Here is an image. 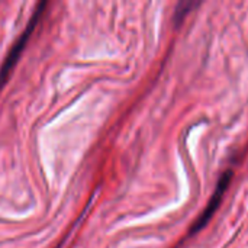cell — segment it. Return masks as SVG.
<instances>
[{"label":"cell","mask_w":248,"mask_h":248,"mask_svg":"<svg viewBox=\"0 0 248 248\" xmlns=\"http://www.w3.org/2000/svg\"><path fill=\"white\" fill-rule=\"evenodd\" d=\"M231 180H232V171L228 170V171H225V173L222 174V177L219 179L218 186H217V189H215V193L212 195V198H211V201H209L206 209L203 211V214L198 218L195 227L190 230V234L198 232L201 228H203V227L208 224V221H211V218H212V215L215 214V211L218 209V206H219V203H221V201H222V196H224V193L227 192V189H228Z\"/></svg>","instance_id":"obj_2"},{"label":"cell","mask_w":248,"mask_h":248,"mask_svg":"<svg viewBox=\"0 0 248 248\" xmlns=\"http://www.w3.org/2000/svg\"><path fill=\"white\" fill-rule=\"evenodd\" d=\"M45 7H46V3H45V1H42V3H39V4L36 6V9L33 10V13H32L31 19H29V22H28V25H26V28H25V32H22V33H20V36L16 39L15 45L12 46L10 52L7 54V57H6V60H4V62H3V65H1V68H0V86L4 83V80L7 78V76H9L10 70H12V68H13V65L16 64V61H17V58H19V55H20L22 49L25 48V45H26V42H28V39H29L31 33H32V31L36 28V25H38L39 19L42 17V15H44V9H45Z\"/></svg>","instance_id":"obj_1"},{"label":"cell","mask_w":248,"mask_h":248,"mask_svg":"<svg viewBox=\"0 0 248 248\" xmlns=\"http://www.w3.org/2000/svg\"><path fill=\"white\" fill-rule=\"evenodd\" d=\"M199 4L201 3H193V1H182V3H179L177 7H176V13H174V22L177 25L180 22H183V19L189 15V12H192Z\"/></svg>","instance_id":"obj_3"}]
</instances>
